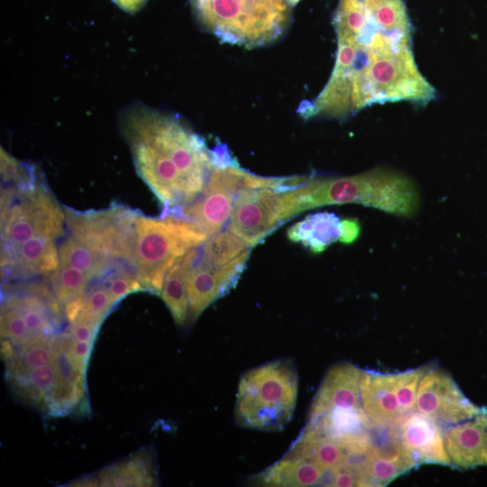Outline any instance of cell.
<instances>
[{
	"mask_svg": "<svg viewBox=\"0 0 487 487\" xmlns=\"http://www.w3.org/2000/svg\"><path fill=\"white\" fill-rule=\"evenodd\" d=\"M333 23L337 41L367 40L375 28L367 18L363 0H339Z\"/></svg>",
	"mask_w": 487,
	"mask_h": 487,
	"instance_id": "obj_25",
	"label": "cell"
},
{
	"mask_svg": "<svg viewBox=\"0 0 487 487\" xmlns=\"http://www.w3.org/2000/svg\"><path fill=\"white\" fill-rule=\"evenodd\" d=\"M251 248L231 231L218 232L200 245L199 261L210 267H221Z\"/></svg>",
	"mask_w": 487,
	"mask_h": 487,
	"instance_id": "obj_27",
	"label": "cell"
},
{
	"mask_svg": "<svg viewBox=\"0 0 487 487\" xmlns=\"http://www.w3.org/2000/svg\"><path fill=\"white\" fill-rule=\"evenodd\" d=\"M359 384L362 407L374 428L388 427L401 418L396 372L362 370Z\"/></svg>",
	"mask_w": 487,
	"mask_h": 487,
	"instance_id": "obj_15",
	"label": "cell"
},
{
	"mask_svg": "<svg viewBox=\"0 0 487 487\" xmlns=\"http://www.w3.org/2000/svg\"><path fill=\"white\" fill-rule=\"evenodd\" d=\"M91 279L90 275L79 269L59 264V267L51 273L50 282L58 299L66 303L84 293Z\"/></svg>",
	"mask_w": 487,
	"mask_h": 487,
	"instance_id": "obj_30",
	"label": "cell"
},
{
	"mask_svg": "<svg viewBox=\"0 0 487 487\" xmlns=\"http://www.w3.org/2000/svg\"><path fill=\"white\" fill-rule=\"evenodd\" d=\"M366 78L372 105L409 101L427 105L436 95L420 73L411 49V39L374 30L368 39Z\"/></svg>",
	"mask_w": 487,
	"mask_h": 487,
	"instance_id": "obj_5",
	"label": "cell"
},
{
	"mask_svg": "<svg viewBox=\"0 0 487 487\" xmlns=\"http://www.w3.org/2000/svg\"><path fill=\"white\" fill-rule=\"evenodd\" d=\"M16 190L14 201L1 222V256L33 236L56 239L64 234V210L43 183L36 178Z\"/></svg>",
	"mask_w": 487,
	"mask_h": 487,
	"instance_id": "obj_9",
	"label": "cell"
},
{
	"mask_svg": "<svg viewBox=\"0 0 487 487\" xmlns=\"http://www.w3.org/2000/svg\"><path fill=\"white\" fill-rule=\"evenodd\" d=\"M298 385V373L290 361L277 360L249 370L238 385L236 422L252 429H283L294 413Z\"/></svg>",
	"mask_w": 487,
	"mask_h": 487,
	"instance_id": "obj_3",
	"label": "cell"
},
{
	"mask_svg": "<svg viewBox=\"0 0 487 487\" xmlns=\"http://www.w3.org/2000/svg\"><path fill=\"white\" fill-rule=\"evenodd\" d=\"M203 25L231 44L257 47L277 40L290 17L285 0H191Z\"/></svg>",
	"mask_w": 487,
	"mask_h": 487,
	"instance_id": "obj_4",
	"label": "cell"
},
{
	"mask_svg": "<svg viewBox=\"0 0 487 487\" xmlns=\"http://www.w3.org/2000/svg\"><path fill=\"white\" fill-rule=\"evenodd\" d=\"M209 236L193 222L167 216L134 219L133 269L145 290L160 294L167 271L188 249Z\"/></svg>",
	"mask_w": 487,
	"mask_h": 487,
	"instance_id": "obj_6",
	"label": "cell"
},
{
	"mask_svg": "<svg viewBox=\"0 0 487 487\" xmlns=\"http://www.w3.org/2000/svg\"><path fill=\"white\" fill-rule=\"evenodd\" d=\"M372 26L389 35L410 38L411 25L402 0H363Z\"/></svg>",
	"mask_w": 487,
	"mask_h": 487,
	"instance_id": "obj_23",
	"label": "cell"
},
{
	"mask_svg": "<svg viewBox=\"0 0 487 487\" xmlns=\"http://www.w3.org/2000/svg\"><path fill=\"white\" fill-rule=\"evenodd\" d=\"M33 335L35 334L29 330L23 314L18 307L5 304L2 306V338L11 339L14 343H21Z\"/></svg>",
	"mask_w": 487,
	"mask_h": 487,
	"instance_id": "obj_32",
	"label": "cell"
},
{
	"mask_svg": "<svg viewBox=\"0 0 487 487\" xmlns=\"http://www.w3.org/2000/svg\"><path fill=\"white\" fill-rule=\"evenodd\" d=\"M433 366V363L396 372V393L403 415L415 410L416 395L421 377Z\"/></svg>",
	"mask_w": 487,
	"mask_h": 487,
	"instance_id": "obj_31",
	"label": "cell"
},
{
	"mask_svg": "<svg viewBox=\"0 0 487 487\" xmlns=\"http://www.w3.org/2000/svg\"><path fill=\"white\" fill-rule=\"evenodd\" d=\"M360 224L355 218L342 220V236L339 242L349 244L354 243L360 234Z\"/></svg>",
	"mask_w": 487,
	"mask_h": 487,
	"instance_id": "obj_39",
	"label": "cell"
},
{
	"mask_svg": "<svg viewBox=\"0 0 487 487\" xmlns=\"http://www.w3.org/2000/svg\"><path fill=\"white\" fill-rule=\"evenodd\" d=\"M289 5H294L299 2V0H285Z\"/></svg>",
	"mask_w": 487,
	"mask_h": 487,
	"instance_id": "obj_42",
	"label": "cell"
},
{
	"mask_svg": "<svg viewBox=\"0 0 487 487\" xmlns=\"http://www.w3.org/2000/svg\"><path fill=\"white\" fill-rule=\"evenodd\" d=\"M362 369L340 363L328 370L311 403L308 421L335 408H363L360 395Z\"/></svg>",
	"mask_w": 487,
	"mask_h": 487,
	"instance_id": "obj_16",
	"label": "cell"
},
{
	"mask_svg": "<svg viewBox=\"0 0 487 487\" xmlns=\"http://www.w3.org/2000/svg\"><path fill=\"white\" fill-rule=\"evenodd\" d=\"M18 308L22 310L26 325L32 334H39L50 336L53 333V321L46 312L30 307Z\"/></svg>",
	"mask_w": 487,
	"mask_h": 487,
	"instance_id": "obj_35",
	"label": "cell"
},
{
	"mask_svg": "<svg viewBox=\"0 0 487 487\" xmlns=\"http://www.w3.org/2000/svg\"><path fill=\"white\" fill-rule=\"evenodd\" d=\"M101 486L155 485L152 462L147 454H137L99 473Z\"/></svg>",
	"mask_w": 487,
	"mask_h": 487,
	"instance_id": "obj_24",
	"label": "cell"
},
{
	"mask_svg": "<svg viewBox=\"0 0 487 487\" xmlns=\"http://www.w3.org/2000/svg\"><path fill=\"white\" fill-rule=\"evenodd\" d=\"M210 153L211 163L214 167L225 168L228 166H239L236 159L231 156L228 147L222 142H218L210 150Z\"/></svg>",
	"mask_w": 487,
	"mask_h": 487,
	"instance_id": "obj_38",
	"label": "cell"
},
{
	"mask_svg": "<svg viewBox=\"0 0 487 487\" xmlns=\"http://www.w3.org/2000/svg\"><path fill=\"white\" fill-rule=\"evenodd\" d=\"M368 40L354 42L337 41V53L331 76L319 95L299 106L305 119L344 118L372 105L365 69Z\"/></svg>",
	"mask_w": 487,
	"mask_h": 487,
	"instance_id": "obj_7",
	"label": "cell"
},
{
	"mask_svg": "<svg viewBox=\"0 0 487 487\" xmlns=\"http://www.w3.org/2000/svg\"><path fill=\"white\" fill-rule=\"evenodd\" d=\"M251 249L221 267L202 263L199 257L187 274L188 317L195 320L211 303L234 288L245 269Z\"/></svg>",
	"mask_w": 487,
	"mask_h": 487,
	"instance_id": "obj_12",
	"label": "cell"
},
{
	"mask_svg": "<svg viewBox=\"0 0 487 487\" xmlns=\"http://www.w3.org/2000/svg\"><path fill=\"white\" fill-rule=\"evenodd\" d=\"M418 464H432L452 467L446 453L442 426L413 410L388 427Z\"/></svg>",
	"mask_w": 487,
	"mask_h": 487,
	"instance_id": "obj_13",
	"label": "cell"
},
{
	"mask_svg": "<svg viewBox=\"0 0 487 487\" xmlns=\"http://www.w3.org/2000/svg\"><path fill=\"white\" fill-rule=\"evenodd\" d=\"M199 254L200 245L188 249L180 256L167 271L160 293L176 324L179 326H182L188 317L187 274Z\"/></svg>",
	"mask_w": 487,
	"mask_h": 487,
	"instance_id": "obj_22",
	"label": "cell"
},
{
	"mask_svg": "<svg viewBox=\"0 0 487 487\" xmlns=\"http://www.w3.org/2000/svg\"><path fill=\"white\" fill-rule=\"evenodd\" d=\"M85 392V380L73 381L57 374L51 390L45 397L48 411L52 415H62L73 409Z\"/></svg>",
	"mask_w": 487,
	"mask_h": 487,
	"instance_id": "obj_29",
	"label": "cell"
},
{
	"mask_svg": "<svg viewBox=\"0 0 487 487\" xmlns=\"http://www.w3.org/2000/svg\"><path fill=\"white\" fill-rule=\"evenodd\" d=\"M127 138L149 143L178 168L186 182V204L194 201L207 182L211 163L204 139L177 117L140 106L126 117Z\"/></svg>",
	"mask_w": 487,
	"mask_h": 487,
	"instance_id": "obj_2",
	"label": "cell"
},
{
	"mask_svg": "<svg viewBox=\"0 0 487 487\" xmlns=\"http://www.w3.org/2000/svg\"><path fill=\"white\" fill-rule=\"evenodd\" d=\"M280 192L270 188L241 192L234 199L228 230L253 247L282 223L277 214Z\"/></svg>",
	"mask_w": 487,
	"mask_h": 487,
	"instance_id": "obj_11",
	"label": "cell"
},
{
	"mask_svg": "<svg viewBox=\"0 0 487 487\" xmlns=\"http://www.w3.org/2000/svg\"><path fill=\"white\" fill-rule=\"evenodd\" d=\"M99 326L87 319L77 318L70 323L69 335L76 340L94 342Z\"/></svg>",
	"mask_w": 487,
	"mask_h": 487,
	"instance_id": "obj_37",
	"label": "cell"
},
{
	"mask_svg": "<svg viewBox=\"0 0 487 487\" xmlns=\"http://www.w3.org/2000/svg\"><path fill=\"white\" fill-rule=\"evenodd\" d=\"M123 10L128 13H135L139 11L146 3L147 0H113Z\"/></svg>",
	"mask_w": 487,
	"mask_h": 487,
	"instance_id": "obj_41",
	"label": "cell"
},
{
	"mask_svg": "<svg viewBox=\"0 0 487 487\" xmlns=\"http://www.w3.org/2000/svg\"><path fill=\"white\" fill-rule=\"evenodd\" d=\"M461 391L453 377L434 365L421 377L415 410L442 427L471 418L482 410Z\"/></svg>",
	"mask_w": 487,
	"mask_h": 487,
	"instance_id": "obj_10",
	"label": "cell"
},
{
	"mask_svg": "<svg viewBox=\"0 0 487 487\" xmlns=\"http://www.w3.org/2000/svg\"><path fill=\"white\" fill-rule=\"evenodd\" d=\"M104 286L108 290L115 303L131 292L145 290L137 275L124 267L117 268L110 275Z\"/></svg>",
	"mask_w": 487,
	"mask_h": 487,
	"instance_id": "obj_33",
	"label": "cell"
},
{
	"mask_svg": "<svg viewBox=\"0 0 487 487\" xmlns=\"http://www.w3.org/2000/svg\"><path fill=\"white\" fill-rule=\"evenodd\" d=\"M361 204L384 212L411 217L417 214L420 198L414 182L402 173L374 168L346 177L311 176L295 189L280 193L277 214L283 223L299 214L326 205Z\"/></svg>",
	"mask_w": 487,
	"mask_h": 487,
	"instance_id": "obj_1",
	"label": "cell"
},
{
	"mask_svg": "<svg viewBox=\"0 0 487 487\" xmlns=\"http://www.w3.org/2000/svg\"><path fill=\"white\" fill-rule=\"evenodd\" d=\"M62 338L72 361L78 369L85 374L93 342L76 340L73 337L69 338V335Z\"/></svg>",
	"mask_w": 487,
	"mask_h": 487,
	"instance_id": "obj_36",
	"label": "cell"
},
{
	"mask_svg": "<svg viewBox=\"0 0 487 487\" xmlns=\"http://www.w3.org/2000/svg\"><path fill=\"white\" fill-rule=\"evenodd\" d=\"M63 210L70 235L118 267L125 263L134 271L135 211L119 205L99 211Z\"/></svg>",
	"mask_w": 487,
	"mask_h": 487,
	"instance_id": "obj_8",
	"label": "cell"
},
{
	"mask_svg": "<svg viewBox=\"0 0 487 487\" xmlns=\"http://www.w3.org/2000/svg\"><path fill=\"white\" fill-rule=\"evenodd\" d=\"M60 264L55 239L36 235L1 256L2 276L26 277L53 272Z\"/></svg>",
	"mask_w": 487,
	"mask_h": 487,
	"instance_id": "obj_18",
	"label": "cell"
},
{
	"mask_svg": "<svg viewBox=\"0 0 487 487\" xmlns=\"http://www.w3.org/2000/svg\"><path fill=\"white\" fill-rule=\"evenodd\" d=\"M388 436L383 445L374 441L363 456L362 468L368 486H385L418 466L389 427Z\"/></svg>",
	"mask_w": 487,
	"mask_h": 487,
	"instance_id": "obj_17",
	"label": "cell"
},
{
	"mask_svg": "<svg viewBox=\"0 0 487 487\" xmlns=\"http://www.w3.org/2000/svg\"><path fill=\"white\" fill-rule=\"evenodd\" d=\"M57 377V369L53 362L50 364L35 367L21 376L10 377V381L18 391V394L32 400L39 402L45 400L51 390Z\"/></svg>",
	"mask_w": 487,
	"mask_h": 487,
	"instance_id": "obj_28",
	"label": "cell"
},
{
	"mask_svg": "<svg viewBox=\"0 0 487 487\" xmlns=\"http://www.w3.org/2000/svg\"><path fill=\"white\" fill-rule=\"evenodd\" d=\"M59 256L60 265L79 269L92 278L103 276L110 270L118 267L72 235L67 237L60 244Z\"/></svg>",
	"mask_w": 487,
	"mask_h": 487,
	"instance_id": "obj_26",
	"label": "cell"
},
{
	"mask_svg": "<svg viewBox=\"0 0 487 487\" xmlns=\"http://www.w3.org/2000/svg\"><path fill=\"white\" fill-rule=\"evenodd\" d=\"M327 470L305 458L285 455L257 477L269 486H313L323 482Z\"/></svg>",
	"mask_w": 487,
	"mask_h": 487,
	"instance_id": "obj_21",
	"label": "cell"
},
{
	"mask_svg": "<svg viewBox=\"0 0 487 487\" xmlns=\"http://www.w3.org/2000/svg\"><path fill=\"white\" fill-rule=\"evenodd\" d=\"M452 467L468 470L487 466V409L474 417L443 429Z\"/></svg>",
	"mask_w": 487,
	"mask_h": 487,
	"instance_id": "obj_14",
	"label": "cell"
},
{
	"mask_svg": "<svg viewBox=\"0 0 487 487\" xmlns=\"http://www.w3.org/2000/svg\"><path fill=\"white\" fill-rule=\"evenodd\" d=\"M287 235L291 242L300 243L311 253H319L331 244L340 241L342 220L333 212H317L290 226Z\"/></svg>",
	"mask_w": 487,
	"mask_h": 487,
	"instance_id": "obj_20",
	"label": "cell"
},
{
	"mask_svg": "<svg viewBox=\"0 0 487 487\" xmlns=\"http://www.w3.org/2000/svg\"><path fill=\"white\" fill-rule=\"evenodd\" d=\"M85 305V293H82L65 303V315L72 323L76 320Z\"/></svg>",
	"mask_w": 487,
	"mask_h": 487,
	"instance_id": "obj_40",
	"label": "cell"
},
{
	"mask_svg": "<svg viewBox=\"0 0 487 487\" xmlns=\"http://www.w3.org/2000/svg\"><path fill=\"white\" fill-rule=\"evenodd\" d=\"M286 455L308 459L328 471L344 462L348 452L337 439L308 423Z\"/></svg>",
	"mask_w": 487,
	"mask_h": 487,
	"instance_id": "obj_19",
	"label": "cell"
},
{
	"mask_svg": "<svg viewBox=\"0 0 487 487\" xmlns=\"http://www.w3.org/2000/svg\"><path fill=\"white\" fill-rule=\"evenodd\" d=\"M114 304L115 301L106 288L98 286L92 289L88 295L85 294V305L82 310L102 322Z\"/></svg>",
	"mask_w": 487,
	"mask_h": 487,
	"instance_id": "obj_34",
	"label": "cell"
}]
</instances>
